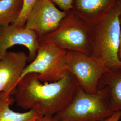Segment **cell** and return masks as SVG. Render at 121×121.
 Here are the masks:
<instances>
[{
  "instance_id": "obj_18",
  "label": "cell",
  "mask_w": 121,
  "mask_h": 121,
  "mask_svg": "<svg viewBox=\"0 0 121 121\" xmlns=\"http://www.w3.org/2000/svg\"><path fill=\"white\" fill-rule=\"evenodd\" d=\"M118 57L119 60L120 61L121 63V34H120V45L119 48V51H118Z\"/></svg>"
},
{
  "instance_id": "obj_1",
  "label": "cell",
  "mask_w": 121,
  "mask_h": 121,
  "mask_svg": "<svg viewBox=\"0 0 121 121\" xmlns=\"http://www.w3.org/2000/svg\"><path fill=\"white\" fill-rule=\"evenodd\" d=\"M78 88L75 78L69 72L53 82H42L38 74L28 73L19 81L13 97L17 105L24 109L53 117L70 104Z\"/></svg>"
},
{
  "instance_id": "obj_16",
  "label": "cell",
  "mask_w": 121,
  "mask_h": 121,
  "mask_svg": "<svg viewBox=\"0 0 121 121\" xmlns=\"http://www.w3.org/2000/svg\"><path fill=\"white\" fill-rule=\"evenodd\" d=\"M121 118V112L116 111L108 118L101 121H119Z\"/></svg>"
},
{
  "instance_id": "obj_2",
  "label": "cell",
  "mask_w": 121,
  "mask_h": 121,
  "mask_svg": "<svg viewBox=\"0 0 121 121\" xmlns=\"http://www.w3.org/2000/svg\"><path fill=\"white\" fill-rule=\"evenodd\" d=\"M121 10L116 5L92 25L91 55L102 60L111 70L121 69L118 57L121 34Z\"/></svg>"
},
{
  "instance_id": "obj_19",
  "label": "cell",
  "mask_w": 121,
  "mask_h": 121,
  "mask_svg": "<svg viewBox=\"0 0 121 121\" xmlns=\"http://www.w3.org/2000/svg\"><path fill=\"white\" fill-rule=\"evenodd\" d=\"M117 5L121 10V0H117Z\"/></svg>"
},
{
  "instance_id": "obj_15",
  "label": "cell",
  "mask_w": 121,
  "mask_h": 121,
  "mask_svg": "<svg viewBox=\"0 0 121 121\" xmlns=\"http://www.w3.org/2000/svg\"><path fill=\"white\" fill-rule=\"evenodd\" d=\"M60 10L68 12L73 9L74 0H50Z\"/></svg>"
},
{
  "instance_id": "obj_3",
  "label": "cell",
  "mask_w": 121,
  "mask_h": 121,
  "mask_svg": "<svg viewBox=\"0 0 121 121\" xmlns=\"http://www.w3.org/2000/svg\"><path fill=\"white\" fill-rule=\"evenodd\" d=\"M39 42L66 51L91 55L92 25L72 9L67 12L55 30L39 38Z\"/></svg>"
},
{
  "instance_id": "obj_7",
  "label": "cell",
  "mask_w": 121,
  "mask_h": 121,
  "mask_svg": "<svg viewBox=\"0 0 121 121\" xmlns=\"http://www.w3.org/2000/svg\"><path fill=\"white\" fill-rule=\"evenodd\" d=\"M67 13L58 9L50 0H36L24 26L40 38L55 30Z\"/></svg>"
},
{
  "instance_id": "obj_6",
  "label": "cell",
  "mask_w": 121,
  "mask_h": 121,
  "mask_svg": "<svg viewBox=\"0 0 121 121\" xmlns=\"http://www.w3.org/2000/svg\"><path fill=\"white\" fill-rule=\"evenodd\" d=\"M67 63L68 72L75 78L78 86L89 93L98 91L100 79L111 70L102 60L81 52L67 51Z\"/></svg>"
},
{
  "instance_id": "obj_8",
  "label": "cell",
  "mask_w": 121,
  "mask_h": 121,
  "mask_svg": "<svg viewBox=\"0 0 121 121\" xmlns=\"http://www.w3.org/2000/svg\"><path fill=\"white\" fill-rule=\"evenodd\" d=\"M39 37L35 32L26 28L12 24L0 26V60L8 49L17 45L27 48L28 62H31L36 56L39 47Z\"/></svg>"
},
{
  "instance_id": "obj_5",
  "label": "cell",
  "mask_w": 121,
  "mask_h": 121,
  "mask_svg": "<svg viewBox=\"0 0 121 121\" xmlns=\"http://www.w3.org/2000/svg\"><path fill=\"white\" fill-rule=\"evenodd\" d=\"M67 51L49 44L39 42L34 59L26 66L21 79L30 73L38 74L42 82H53L68 73Z\"/></svg>"
},
{
  "instance_id": "obj_17",
  "label": "cell",
  "mask_w": 121,
  "mask_h": 121,
  "mask_svg": "<svg viewBox=\"0 0 121 121\" xmlns=\"http://www.w3.org/2000/svg\"><path fill=\"white\" fill-rule=\"evenodd\" d=\"M36 121H62L51 116H41Z\"/></svg>"
},
{
  "instance_id": "obj_20",
  "label": "cell",
  "mask_w": 121,
  "mask_h": 121,
  "mask_svg": "<svg viewBox=\"0 0 121 121\" xmlns=\"http://www.w3.org/2000/svg\"></svg>"
},
{
  "instance_id": "obj_9",
  "label": "cell",
  "mask_w": 121,
  "mask_h": 121,
  "mask_svg": "<svg viewBox=\"0 0 121 121\" xmlns=\"http://www.w3.org/2000/svg\"><path fill=\"white\" fill-rule=\"evenodd\" d=\"M28 62V55L25 52L5 53L0 60V93L13 96Z\"/></svg>"
},
{
  "instance_id": "obj_12",
  "label": "cell",
  "mask_w": 121,
  "mask_h": 121,
  "mask_svg": "<svg viewBox=\"0 0 121 121\" xmlns=\"http://www.w3.org/2000/svg\"><path fill=\"white\" fill-rule=\"evenodd\" d=\"M15 102L13 95L0 93V121H35L41 117L33 110L27 112H15L10 106Z\"/></svg>"
},
{
  "instance_id": "obj_11",
  "label": "cell",
  "mask_w": 121,
  "mask_h": 121,
  "mask_svg": "<svg viewBox=\"0 0 121 121\" xmlns=\"http://www.w3.org/2000/svg\"><path fill=\"white\" fill-rule=\"evenodd\" d=\"M102 87L107 91L112 111L121 112V69L111 70L104 74L98 86V88Z\"/></svg>"
},
{
  "instance_id": "obj_10",
  "label": "cell",
  "mask_w": 121,
  "mask_h": 121,
  "mask_svg": "<svg viewBox=\"0 0 121 121\" xmlns=\"http://www.w3.org/2000/svg\"><path fill=\"white\" fill-rule=\"evenodd\" d=\"M117 0H74L73 10L91 25L108 14Z\"/></svg>"
},
{
  "instance_id": "obj_14",
  "label": "cell",
  "mask_w": 121,
  "mask_h": 121,
  "mask_svg": "<svg viewBox=\"0 0 121 121\" xmlns=\"http://www.w3.org/2000/svg\"><path fill=\"white\" fill-rule=\"evenodd\" d=\"M36 0H22V7L20 14L14 25L22 27L25 26L26 19Z\"/></svg>"
},
{
  "instance_id": "obj_4",
  "label": "cell",
  "mask_w": 121,
  "mask_h": 121,
  "mask_svg": "<svg viewBox=\"0 0 121 121\" xmlns=\"http://www.w3.org/2000/svg\"><path fill=\"white\" fill-rule=\"evenodd\" d=\"M114 112L104 88H99L95 92L89 93L78 86L70 104L53 117L62 121H101Z\"/></svg>"
},
{
  "instance_id": "obj_13",
  "label": "cell",
  "mask_w": 121,
  "mask_h": 121,
  "mask_svg": "<svg viewBox=\"0 0 121 121\" xmlns=\"http://www.w3.org/2000/svg\"><path fill=\"white\" fill-rule=\"evenodd\" d=\"M22 0H0V26L14 23L22 11Z\"/></svg>"
}]
</instances>
